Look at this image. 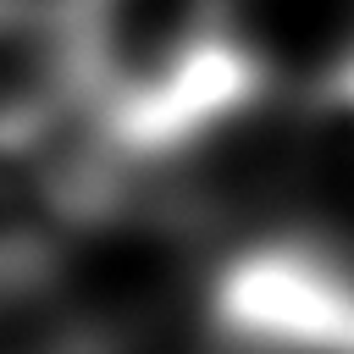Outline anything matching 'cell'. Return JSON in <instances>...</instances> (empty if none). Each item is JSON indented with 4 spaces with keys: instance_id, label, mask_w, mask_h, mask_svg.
I'll use <instances>...</instances> for the list:
<instances>
[{
    "instance_id": "obj_2",
    "label": "cell",
    "mask_w": 354,
    "mask_h": 354,
    "mask_svg": "<svg viewBox=\"0 0 354 354\" xmlns=\"http://www.w3.org/2000/svg\"><path fill=\"white\" fill-rule=\"evenodd\" d=\"M0 11L11 17H33V22H55L66 11V0H0Z\"/></svg>"
},
{
    "instance_id": "obj_1",
    "label": "cell",
    "mask_w": 354,
    "mask_h": 354,
    "mask_svg": "<svg viewBox=\"0 0 354 354\" xmlns=\"http://www.w3.org/2000/svg\"><path fill=\"white\" fill-rule=\"evenodd\" d=\"M55 33L72 111L111 160L166 166L277 88L227 0H66Z\"/></svg>"
}]
</instances>
